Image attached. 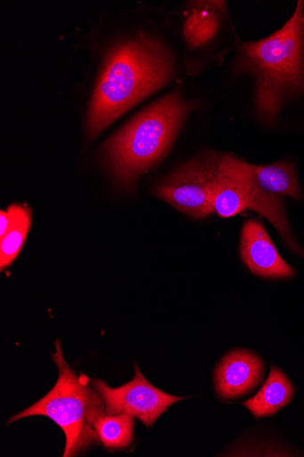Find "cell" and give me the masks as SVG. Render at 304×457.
<instances>
[{"label": "cell", "instance_id": "cell-1", "mask_svg": "<svg viewBox=\"0 0 304 457\" xmlns=\"http://www.w3.org/2000/svg\"><path fill=\"white\" fill-rule=\"evenodd\" d=\"M175 71L160 40L141 35L108 56L90 106L86 130L91 139L128 109L166 85Z\"/></svg>", "mask_w": 304, "mask_h": 457}, {"label": "cell", "instance_id": "cell-2", "mask_svg": "<svg viewBox=\"0 0 304 457\" xmlns=\"http://www.w3.org/2000/svg\"><path fill=\"white\" fill-rule=\"evenodd\" d=\"M235 70L254 76L260 120L273 122L283 103L304 94V15L299 2L292 17L270 37L243 43Z\"/></svg>", "mask_w": 304, "mask_h": 457}, {"label": "cell", "instance_id": "cell-3", "mask_svg": "<svg viewBox=\"0 0 304 457\" xmlns=\"http://www.w3.org/2000/svg\"><path fill=\"white\" fill-rule=\"evenodd\" d=\"M191 109L177 90L141 112L108 141L105 155L119 184L135 187L166 154Z\"/></svg>", "mask_w": 304, "mask_h": 457}, {"label": "cell", "instance_id": "cell-4", "mask_svg": "<svg viewBox=\"0 0 304 457\" xmlns=\"http://www.w3.org/2000/svg\"><path fill=\"white\" fill-rule=\"evenodd\" d=\"M55 345L56 353L53 359L60 372L57 384L47 395L14 415L8 425L37 415L49 418L66 436L63 456H77L100 440L94 423L106 413V404L88 378L84 375L78 378L70 368L63 356L61 341Z\"/></svg>", "mask_w": 304, "mask_h": 457}, {"label": "cell", "instance_id": "cell-5", "mask_svg": "<svg viewBox=\"0 0 304 457\" xmlns=\"http://www.w3.org/2000/svg\"><path fill=\"white\" fill-rule=\"evenodd\" d=\"M219 162L215 154L194 158L160 182L154 193L185 215L199 220L211 216V186Z\"/></svg>", "mask_w": 304, "mask_h": 457}, {"label": "cell", "instance_id": "cell-6", "mask_svg": "<svg viewBox=\"0 0 304 457\" xmlns=\"http://www.w3.org/2000/svg\"><path fill=\"white\" fill-rule=\"evenodd\" d=\"M92 384L103 397L107 413L132 415L149 428L169 406L187 399L154 387L144 377L137 364L134 380L120 387L111 388L99 379L94 380Z\"/></svg>", "mask_w": 304, "mask_h": 457}, {"label": "cell", "instance_id": "cell-7", "mask_svg": "<svg viewBox=\"0 0 304 457\" xmlns=\"http://www.w3.org/2000/svg\"><path fill=\"white\" fill-rule=\"evenodd\" d=\"M265 363L254 353L235 350L223 358L215 370V389L225 401L251 393L263 382Z\"/></svg>", "mask_w": 304, "mask_h": 457}, {"label": "cell", "instance_id": "cell-8", "mask_svg": "<svg viewBox=\"0 0 304 457\" xmlns=\"http://www.w3.org/2000/svg\"><path fill=\"white\" fill-rule=\"evenodd\" d=\"M248 166L234 156H220L210 199L214 212L221 218H233L249 209Z\"/></svg>", "mask_w": 304, "mask_h": 457}, {"label": "cell", "instance_id": "cell-9", "mask_svg": "<svg viewBox=\"0 0 304 457\" xmlns=\"http://www.w3.org/2000/svg\"><path fill=\"white\" fill-rule=\"evenodd\" d=\"M240 253L248 269L266 278H288L296 271L279 254L266 228L248 220L242 229Z\"/></svg>", "mask_w": 304, "mask_h": 457}, {"label": "cell", "instance_id": "cell-10", "mask_svg": "<svg viewBox=\"0 0 304 457\" xmlns=\"http://www.w3.org/2000/svg\"><path fill=\"white\" fill-rule=\"evenodd\" d=\"M294 394V387L285 373L274 365L264 386L242 404L255 419L273 417L292 402Z\"/></svg>", "mask_w": 304, "mask_h": 457}, {"label": "cell", "instance_id": "cell-11", "mask_svg": "<svg viewBox=\"0 0 304 457\" xmlns=\"http://www.w3.org/2000/svg\"><path fill=\"white\" fill-rule=\"evenodd\" d=\"M251 169L255 182L267 194L283 199L285 196L295 200L303 198L293 163L251 164Z\"/></svg>", "mask_w": 304, "mask_h": 457}, {"label": "cell", "instance_id": "cell-12", "mask_svg": "<svg viewBox=\"0 0 304 457\" xmlns=\"http://www.w3.org/2000/svg\"><path fill=\"white\" fill-rule=\"evenodd\" d=\"M9 226L0 236V270L9 268L19 256L29 231L31 216L27 207L13 204L6 211Z\"/></svg>", "mask_w": 304, "mask_h": 457}, {"label": "cell", "instance_id": "cell-13", "mask_svg": "<svg viewBox=\"0 0 304 457\" xmlns=\"http://www.w3.org/2000/svg\"><path fill=\"white\" fill-rule=\"evenodd\" d=\"M135 418L127 413H104L94 423V429L103 446L109 450H122L132 445L135 438Z\"/></svg>", "mask_w": 304, "mask_h": 457}, {"label": "cell", "instance_id": "cell-14", "mask_svg": "<svg viewBox=\"0 0 304 457\" xmlns=\"http://www.w3.org/2000/svg\"><path fill=\"white\" fill-rule=\"evenodd\" d=\"M219 28L217 13L206 10H196L189 16L185 24V37L191 48H199L214 37Z\"/></svg>", "mask_w": 304, "mask_h": 457}]
</instances>
